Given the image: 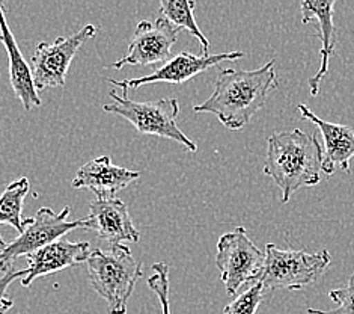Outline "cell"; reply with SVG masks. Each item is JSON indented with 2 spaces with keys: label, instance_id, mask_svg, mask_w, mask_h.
Listing matches in <instances>:
<instances>
[{
  "label": "cell",
  "instance_id": "obj_1",
  "mask_svg": "<svg viewBox=\"0 0 354 314\" xmlns=\"http://www.w3.org/2000/svg\"><path fill=\"white\" fill-rule=\"evenodd\" d=\"M277 85L274 59L257 70L225 69L217 76L213 94L204 103L193 106V110L213 114L226 129L239 132L264 107Z\"/></svg>",
  "mask_w": 354,
  "mask_h": 314
},
{
  "label": "cell",
  "instance_id": "obj_20",
  "mask_svg": "<svg viewBox=\"0 0 354 314\" xmlns=\"http://www.w3.org/2000/svg\"><path fill=\"white\" fill-rule=\"evenodd\" d=\"M328 298L338 304V307L333 310H317L308 308V314H354V270L350 277L347 287L344 288H333L328 292Z\"/></svg>",
  "mask_w": 354,
  "mask_h": 314
},
{
  "label": "cell",
  "instance_id": "obj_21",
  "mask_svg": "<svg viewBox=\"0 0 354 314\" xmlns=\"http://www.w3.org/2000/svg\"><path fill=\"white\" fill-rule=\"evenodd\" d=\"M153 275L148 278V286L157 296L160 302H162L163 314H171V305H169V266L163 261H158L153 265Z\"/></svg>",
  "mask_w": 354,
  "mask_h": 314
},
{
  "label": "cell",
  "instance_id": "obj_13",
  "mask_svg": "<svg viewBox=\"0 0 354 314\" xmlns=\"http://www.w3.org/2000/svg\"><path fill=\"white\" fill-rule=\"evenodd\" d=\"M140 177L139 171L121 168L112 164L109 156H100L80 166L73 178V188L89 189L95 193V198H115V195L136 182Z\"/></svg>",
  "mask_w": 354,
  "mask_h": 314
},
{
  "label": "cell",
  "instance_id": "obj_10",
  "mask_svg": "<svg viewBox=\"0 0 354 314\" xmlns=\"http://www.w3.org/2000/svg\"><path fill=\"white\" fill-rule=\"evenodd\" d=\"M244 58L243 52H230V53H218V55H192L189 52H181L171 58L165 65L160 67L154 73L143 76L139 79H125L115 80L109 79V83L116 85L121 89H138L145 85H153L157 82H166L172 85H183L189 82L195 76L204 73L213 67L218 65L223 61H239Z\"/></svg>",
  "mask_w": 354,
  "mask_h": 314
},
{
  "label": "cell",
  "instance_id": "obj_14",
  "mask_svg": "<svg viewBox=\"0 0 354 314\" xmlns=\"http://www.w3.org/2000/svg\"><path fill=\"white\" fill-rule=\"evenodd\" d=\"M299 112L305 120L315 124L324 139L323 166L326 175H333L336 168L351 173L350 162L354 157V130L350 125L335 124L318 118L306 105H299Z\"/></svg>",
  "mask_w": 354,
  "mask_h": 314
},
{
  "label": "cell",
  "instance_id": "obj_9",
  "mask_svg": "<svg viewBox=\"0 0 354 314\" xmlns=\"http://www.w3.org/2000/svg\"><path fill=\"white\" fill-rule=\"evenodd\" d=\"M178 32L180 29L165 17H158L156 21L142 20L134 30L129 53L109 67L121 70L125 65H165L169 61Z\"/></svg>",
  "mask_w": 354,
  "mask_h": 314
},
{
  "label": "cell",
  "instance_id": "obj_15",
  "mask_svg": "<svg viewBox=\"0 0 354 314\" xmlns=\"http://www.w3.org/2000/svg\"><path fill=\"white\" fill-rule=\"evenodd\" d=\"M336 2L335 0H328V2H310V0H303L300 3L301 8V23L303 24H312L315 26V32L322 41V65L317 71L314 78L309 79V89L310 94L317 97L319 92V83L326 78L328 71V62L330 58L335 55V46L336 40H338V32L333 23V10Z\"/></svg>",
  "mask_w": 354,
  "mask_h": 314
},
{
  "label": "cell",
  "instance_id": "obj_22",
  "mask_svg": "<svg viewBox=\"0 0 354 314\" xmlns=\"http://www.w3.org/2000/svg\"><path fill=\"white\" fill-rule=\"evenodd\" d=\"M23 275V270H8V272H5V275L0 278V314H6L12 308L14 301L8 296L6 290L10 284H12L17 278L21 279Z\"/></svg>",
  "mask_w": 354,
  "mask_h": 314
},
{
  "label": "cell",
  "instance_id": "obj_16",
  "mask_svg": "<svg viewBox=\"0 0 354 314\" xmlns=\"http://www.w3.org/2000/svg\"><path fill=\"white\" fill-rule=\"evenodd\" d=\"M0 42L5 46L8 59H10V82L15 97L21 101L23 107L26 110L39 107L43 105V101H41L38 96L32 69L24 61L14 33L11 32L10 26H8L2 3H0Z\"/></svg>",
  "mask_w": 354,
  "mask_h": 314
},
{
  "label": "cell",
  "instance_id": "obj_3",
  "mask_svg": "<svg viewBox=\"0 0 354 314\" xmlns=\"http://www.w3.org/2000/svg\"><path fill=\"white\" fill-rule=\"evenodd\" d=\"M91 286L107 302L109 314H127V304L143 277L142 265L127 245L111 246L109 251L94 250L86 260Z\"/></svg>",
  "mask_w": 354,
  "mask_h": 314
},
{
  "label": "cell",
  "instance_id": "obj_17",
  "mask_svg": "<svg viewBox=\"0 0 354 314\" xmlns=\"http://www.w3.org/2000/svg\"><path fill=\"white\" fill-rule=\"evenodd\" d=\"M30 191V183L28 177H21L6 186V189L0 195V224H8L21 233L26 225V219L23 218L24 198Z\"/></svg>",
  "mask_w": 354,
  "mask_h": 314
},
{
  "label": "cell",
  "instance_id": "obj_19",
  "mask_svg": "<svg viewBox=\"0 0 354 314\" xmlns=\"http://www.w3.org/2000/svg\"><path fill=\"white\" fill-rule=\"evenodd\" d=\"M264 287L261 283L250 286L225 307L223 314H257L264 299Z\"/></svg>",
  "mask_w": 354,
  "mask_h": 314
},
{
  "label": "cell",
  "instance_id": "obj_5",
  "mask_svg": "<svg viewBox=\"0 0 354 314\" xmlns=\"http://www.w3.org/2000/svg\"><path fill=\"white\" fill-rule=\"evenodd\" d=\"M266 263L259 283L264 290H301L315 283L332 261L327 250L319 252H306L294 250H281L273 243L266 245Z\"/></svg>",
  "mask_w": 354,
  "mask_h": 314
},
{
  "label": "cell",
  "instance_id": "obj_12",
  "mask_svg": "<svg viewBox=\"0 0 354 314\" xmlns=\"http://www.w3.org/2000/svg\"><path fill=\"white\" fill-rule=\"evenodd\" d=\"M89 256V242H70L59 239L26 257L28 268L23 269L24 275L20 279L21 286L28 287L37 278L59 272V270L66 268L79 266L82 263H86Z\"/></svg>",
  "mask_w": 354,
  "mask_h": 314
},
{
  "label": "cell",
  "instance_id": "obj_6",
  "mask_svg": "<svg viewBox=\"0 0 354 314\" xmlns=\"http://www.w3.org/2000/svg\"><path fill=\"white\" fill-rule=\"evenodd\" d=\"M266 263V252L249 239L243 227L218 237L216 266L227 295H235L243 286L259 283Z\"/></svg>",
  "mask_w": 354,
  "mask_h": 314
},
{
  "label": "cell",
  "instance_id": "obj_23",
  "mask_svg": "<svg viewBox=\"0 0 354 314\" xmlns=\"http://www.w3.org/2000/svg\"><path fill=\"white\" fill-rule=\"evenodd\" d=\"M8 246V243L3 241V237H2V234H0V254H2L3 251H5V248Z\"/></svg>",
  "mask_w": 354,
  "mask_h": 314
},
{
  "label": "cell",
  "instance_id": "obj_7",
  "mask_svg": "<svg viewBox=\"0 0 354 314\" xmlns=\"http://www.w3.org/2000/svg\"><path fill=\"white\" fill-rule=\"evenodd\" d=\"M71 209L66 206L61 213H56L50 207H41L33 218H26V225L20 236L8 243L5 251L0 254V269L3 272L10 270V266L20 257H28L44 246L61 239L77 228L86 230V219L66 220Z\"/></svg>",
  "mask_w": 354,
  "mask_h": 314
},
{
  "label": "cell",
  "instance_id": "obj_11",
  "mask_svg": "<svg viewBox=\"0 0 354 314\" xmlns=\"http://www.w3.org/2000/svg\"><path fill=\"white\" fill-rule=\"evenodd\" d=\"M86 230L95 232L101 241L111 246L122 242H139L140 233L134 227L129 207L118 198H95L89 202Z\"/></svg>",
  "mask_w": 354,
  "mask_h": 314
},
{
  "label": "cell",
  "instance_id": "obj_4",
  "mask_svg": "<svg viewBox=\"0 0 354 314\" xmlns=\"http://www.w3.org/2000/svg\"><path fill=\"white\" fill-rule=\"evenodd\" d=\"M109 96L113 98V103L103 106L106 112L125 118L139 133L172 139L190 152L198 150L196 143L176 125L180 114V103L176 98H158L140 103L129 98L127 89H121V94L112 89Z\"/></svg>",
  "mask_w": 354,
  "mask_h": 314
},
{
  "label": "cell",
  "instance_id": "obj_18",
  "mask_svg": "<svg viewBox=\"0 0 354 314\" xmlns=\"http://www.w3.org/2000/svg\"><path fill=\"white\" fill-rule=\"evenodd\" d=\"M196 3L193 0H162L160 2V12L163 14L166 20H169L175 28L189 30L202 46V55L208 56L209 41L205 38L204 33L196 24L193 10Z\"/></svg>",
  "mask_w": 354,
  "mask_h": 314
},
{
  "label": "cell",
  "instance_id": "obj_2",
  "mask_svg": "<svg viewBox=\"0 0 354 314\" xmlns=\"http://www.w3.org/2000/svg\"><path fill=\"white\" fill-rule=\"evenodd\" d=\"M267 143L263 171L281 189L283 204L300 188H310L322 182L323 147L319 146L317 134L294 129L273 133Z\"/></svg>",
  "mask_w": 354,
  "mask_h": 314
},
{
  "label": "cell",
  "instance_id": "obj_8",
  "mask_svg": "<svg viewBox=\"0 0 354 314\" xmlns=\"http://www.w3.org/2000/svg\"><path fill=\"white\" fill-rule=\"evenodd\" d=\"M97 32L98 28L88 23L70 37H59L53 44L39 42L30 59V69L37 89L43 91L46 88L64 87L74 56L88 40L95 37Z\"/></svg>",
  "mask_w": 354,
  "mask_h": 314
}]
</instances>
